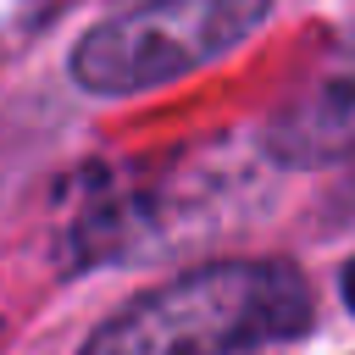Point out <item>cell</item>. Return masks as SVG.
Returning <instances> with one entry per match:
<instances>
[{"instance_id": "cell-3", "label": "cell", "mask_w": 355, "mask_h": 355, "mask_svg": "<svg viewBox=\"0 0 355 355\" xmlns=\"http://www.w3.org/2000/svg\"><path fill=\"white\" fill-rule=\"evenodd\" d=\"M344 300H349V311H355V261H349V272H344Z\"/></svg>"}, {"instance_id": "cell-1", "label": "cell", "mask_w": 355, "mask_h": 355, "mask_svg": "<svg viewBox=\"0 0 355 355\" xmlns=\"http://www.w3.org/2000/svg\"><path fill=\"white\" fill-rule=\"evenodd\" d=\"M300 283L288 272H200L128 305L83 344V355H216L222 344L300 327Z\"/></svg>"}, {"instance_id": "cell-2", "label": "cell", "mask_w": 355, "mask_h": 355, "mask_svg": "<svg viewBox=\"0 0 355 355\" xmlns=\"http://www.w3.org/2000/svg\"><path fill=\"white\" fill-rule=\"evenodd\" d=\"M266 6L272 0H161L144 11H122L78 39L72 78L100 94L150 89L244 39L266 17Z\"/></svg>"}]
</instances>
